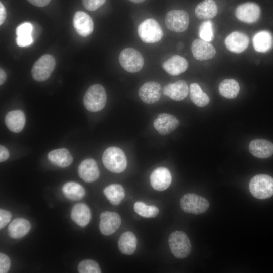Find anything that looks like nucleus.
I'll list each match as a JSON object with an SVG mask.
<instances>
[{
  "label": "nucleus",
  "instance_id": "nucleus-1",
  "mask_svg": "<svg viewBox=\"0 0 273 273\" xmlns=\"http://www.w3.org/2000/svg\"><path fill=\"white\" fill-rule=\"evenodd\" d=\"M102 161L105 167L110 171L119 173L125 170L127 165L124 152L117 147H110L103 153Z\"/></svg>",
  "mask_w": 273,
  "mask_h": 273
},
{
  "label": "nucleus",
  "instance_id": "nucleus-2",
  "mask_svg": "<svg viewBox=\"0 0 273 273\" xmlns=\"http://www.w3.org/2000/svg\"><path fill=\"white\" fill-rule=\"evenodd\" d=\"M107 101V95L103 86L99 84L90 86L83 97V103L86 109L93 112L101 110Z\"/></svg>",
  "mask_w": 273,
  "mask_h": 273
},
{
  "label": "nucleus",
  "instance_id": "nucleus-3",
  "mask_svg": "<svg viewBox=\"0 0 273 273\" xmlns=\"http://www.w3.org/2000/svg\"><path fill=\"white\" fill-rule=\"evenodd\" d=\"M249 188L256 198H268L273 195V178L266 174L256 175L250 180Z\"/></svg>",
  "mask_w": 273,
  "mask_h": 273
},
{
  "label": "nucleus",
  "instance_id": "nucleus-4",
  "mask_svg": "<svg viewBox=\"0 0 273 273\" xmlns=\"http://www.w3.org/2000/svg\"><path fill=\"white\" fill-rule=\"evenodd\" d=\"M138 33L141 39L147 43L160 41L163 35V30L159 23L154 19H147L138 26Z\"/></svg>",
  "mask_w": 273,
  "mask_h": 273
},
{
  "label": "nucleus",
  "instance_id": "nucleus-5",
  "mask_svg": "<svg viewBox=\"0 0 273 273\" xmlns=\"http://www.w3.org/2000/svg\"><path fill=\"white\" fill-rule=\"evenodd\" d=\"M169 245L171 253L177 258L187 257L191 251L190 241L186 234L181 231L172 233L169 237Z\"/></svg>",
  "mask_w": 273,
  "mask_h": 273
},
{
  "label": "nucleus",
  "instance_id": "nucleus-6",
  "mask_svg": "<svg viewBox=\"0 0 273 273\" xmlns=\"http://www.w3.org/2000/svg\"><path fill=\"white\" fill-rule=\"evenodd\" d=\"M119 61L123 69L130 73L140 71L144 64L142 55L132 48H126L120 53Z\"/></svg>",
  "mask_w": 273,
  "mask_h": 273
},
{
  "label": "nucleus",
  "instance_id": "nucleus-7",
  "mask_svg": "<svg viewBox=\"0 0 273 273\" xmlns=\"http://www.w3.org/2000/svg\"><path fill=\"white\" fill-rule=\"evenodd\" d=\"M55 66L56 61L52 55H42L33 65L31 69L33 78L38 82L46 81L50 78Z\"/></svg>",
  "mask_w": 273,
  "mask_h": 273
},
{
  "label": "nucleus",
  "instance_id": "nucleus-8",
  "mask_svg": "<svg viewBox=\"0 0 273 273\" xmlns=\"http://www.w3.org/2000/svg\"><path fill=\"white\" fill-rule=\"evenodd\" d=\"M180 205L184 212L194 214H202L209 207V203L206 198L193 193L184 195L180 199Z\"/></svg>",
  "mask_w": 273,
  "mask_h": 273
},
{
  "label": "nucleus",
  "instance_id": "nucleus-9",
  "mask_svg": "<svg viewBox=\"0 0 273 273\" xmlns=\"http://www.w3.org/2000/svg\"><path fill=\"white\" fill-rule=\"evenodd\" d=\"M165 23L170 30L176 32L185 31L189 26V16L182 10H173L168 12L165 16Z\"/></svg>",
  "mask_w": 273,
  "mask_h": 273
},
{
  "label": "nucleus",
  "instance_id": "nucleus-10",
  "mask_svg": "<svg viewBox=\"0 0 273 273\" xmlns=\"http://www.w3.org/2000/svg\"><path fill=\"white\" fill-rule=\"evenodd\" d=\"M259 6L255 3L247 2L242 4L236 8L235 15L239 20L252 23L256 22L260 16Z\"/></svg>",
  "mask_w": 273,
  "mask_h": 273
},
{
  "label": "nucleus",
  "instance_id": "nucleus-11",
  "mask_svg": "<svg viewBox=\"0 0 273 273\" xmlns=\"http://www.w3.org/2000/svg\"><path fill=\"white\" fill-rule=\"evenodd\" d=\"M179 123V121L174 115L163 113L158 115L153 125L159 134L165 135L175 130Z\"/></svg>",
  "mask_w": 273,
  "mask_h": 273
},
{
  "label": "nucleus",
  "instance_id": "nucleus-12",
  "mask_svg": "<svg viewBox=\"0 0 273 273\" xmlns=\"http://www.w3.org/2000/svg\"><path fill=\"white\" fill-rule=\"evenodd\" d=\"M119 215L114 212L105 211L100 215L99 229L104 235H110L114 233L121 225Z\"/></svg>",
  "mask_w": 273,
  "mask_h": 273
},
{
  "label": "nucleus",
  "instance_id": "nucleus-13",
  "mask_svg": "<svg viewBox=\"0 0 273 273\" xmlns=\"http://www.w3.org/2000/svg\"><path fill=\"white\" fill-rule=\"evenodd\" d=\"M225 44L229 51L234 53H241L248 47L249 39L248 36L241 32L234 31L225 39Z\"/></svg>",
  "mask_w": 273,
  "mask_h": 273
},
{
  "label": "nucleus",
  "instance_id": "nucleus-14",
  "mask_svg": "<svg viewBox=\"0 0 273 273\" xmlns=\"http://www.w3.org/2000/svg\"><path fill=\"white\" fill-rule=\"evenodd\" d=\"M73 24L76 32L81 36L89 35L94 29V23L90 16L83 11H77L74 14Z\"/></svg>",
  "mask_w": 273,
  "mask_h": 273
},
{
  "label": "nucleus",
  "instance_id": "nucleus-15",
  "mask_svg": "<svg viewBox=\"0 0 273 273\" xmlns=\"http://www.w3.org/2000/svg\"><path fill=\"white\" fill-rule=\"evenodd\" d=\"M191 51L194 57L200 61L211 59L216 54L214 46L202 39H196L193 41Z\"/></svg>",
  "mask_w": 273,
  "mask_h": 273
},
{
  "label": "nucleus",
  "instance_id": "nucleus-16",
  "mask_svg": "<svg viewBox=\"0 0 273 273\" xmlns=\"http://www.w3.org/2000/svg\"><path fill=\"white\" fill-rule=\"evenodd\" d=\"M161 95V86L159 83L155 81H149L144 83L139 90L140 98L147 104H153L157 102Z\"/></svg>",
  "mask_w": 273,
  "mask_h": 273
},
{
  "label": "nucleus",
  "instance_id": "nucleus-17",
  "mask_svg": "<svg viewBox=\"0 0 273 273\" xmlns=\"http://www.w3.org/2000/svg\"><path fill=\"white\" fill-rule=\"evenodd\" d=\"M172 177L169 170L165 167L155 169L150 176V183L156 190L161 191L167 189L171 183Z\"/></svg>",
  "mask_w": 273,
  "mask_h": 273
},
{
  "label": "nucleus",
  "instance_id": "nucleus-18",
  "mask_svg": "<svg viewBox=\"0 0 273 273\" xmlns=\"http://www.w3.org/2000/svg\"><path fill=\"white\" fill-rule=\"evenodd\" d=\"M78 173L80 177L87 183L96 180L100 175L97 163L92 158L86 159L81 162L78 167Z\"/></svg>",
  "mask_w": 273,
  "mask_h": 273
},
{
  "label": "nucleus",
  "instance_id": "nucleus-19",
  "mask_svg": "<svg viewBox=\"0 0 273 273\" xmlns=\"http://www.w3.org/2000/svg\"><path fill=\"white\" fill-rule=\"evenodd\" d=\"M249 150L256 157L267 158L273 154V143L265 139H254L250 142Z\"/></svg>",
  "mask_w": 273,
  "mask_h": 273
},
{
  "label": "nucleus",
  "instance_id": "nucleus-20",
  "mask_svg": "<svg viewBox=\"0 0 273 273\" xmlns=\"http://www.w3.org/2000/svg\"><path fill=\"white\" fill-rule=\"evenodd\" d=\"M188 66L187 60L179 55H174L162 64L163 69L172 76L178 75L184 72Z\"/></svg>",
  "mask_w": 273,
  "mask_h": 273
},
{
  "label": "nucleus",
  "instance_id": "nucleus-21",
  "mask_svg": "<svg viewBox=\"0 0 273 273\" xmlns=\"http://www.w3.org/2000/svg\"><path fill=\"white\" fill-rule=\"evenodd\" d=\"M91 217L90 210L85 203H77L72 209L71 219L76 224L81 227L88 225L90 221Z\"/></svg>",
  "mask_w": 273,
  "mask_h": 273
},
{
  "label": "nucleus",
  "instance_id": "nucleus-22",
  "mask_svg": "<svg viewBox=\"0 0 273 273\" xmlns=\"http://www.w3.org/2000/svg\"><path fill=\"white\" fill-rule=\"evenodd\" d=\"M188 92L189 87L187 83L181 80L167 84L163 89L164 95L175 101H181L185 99Z\"/></svg>",
  "mask_w": 273,
  "mask_h": 273
},
{
  "label": "nucleus",
  "instance_id": "nucleus-23",
  "mask_svg": "<svg viewBox=\"0 0 273 273\" xmlns=\"http://www.w3.org/2000/svg\"><path fill=\"white\" fill-rule=\"evenodd\" d=\"M5 121L10 131L18 133L22 130L25 126V115L24 112L20 110L11 111L6 114Z\"/></svg>",
  "mask_w": 273,
  "mask_h": 273
},
{
  "label": "nucleus",
  "instance_id": "nucleus-24",
  "mask_svg": "<svg viewBox=\"0 0 273 273\" xmlns=\"http://www.w3.org/2000/svg\"><path fill=\"white\" fill-rule=\"evenodd\" d=\"M253 45L255 50L260 53H265L273 47V36L266 30L256 33L253 37Z\"/></svg>",
  "mask_w": 273,
  "mask_h": 273
},
{
  "label": "nucleus",
  "instance_id": "nucleus-25",
  "mask_svg": "<svg viewBox=\"0 0 273 273\" xmlns=\"http://www.w3.org/2000/svg\"><path fill=\"white\" fill-rule=\"evenodd\" d=\"M48 158L53 164L62 168L69 166L73 162V157L65 148L53 150L48 154Z\"/></svg>",
  "mask_w": 273,
  "mask_h": 273
},
{
  "label": "nucleus",
  "instance_id": "nucleus-26",
  "mask_svg": "<svg viewBox=\"0 0 273 273\" xmlns=\"http://www.w3.org/2000/svg\"><path fill=\"white\" fill-rule=\"evenodd\" d=\"M30 229L31 224L28 220L24 218H17L9 225V235L12 238L19 239L27 235Z\"/></svg>",
  "mask_w": 273,
  "mask_h": 273
},
{
  "label": "nucleus",
  "instance_id": "nucleus-27",
  "mask_svg": "<svg viewBox=\"0 0 273 273\" xmlns=\"http://www.w3.org/2000/svg\"><path fill=\"white\" fill-rule=\"evenodd\" d=\"M218 12L217 6L213 0H204L196 7L195 13L199 19H208L215 17Z\"/></svg>",
  "mask_w": 273,
  "mask_h": 273
},
{
  "label": "nucleus",
  "instance_id": "nucleus-28",
  "mask_svg": "<svg viewBox=\"0 0 273 273\" xmlns=\"http://www.w3.org/2000/svg\"><path fill=\"white\" fill-rule=\"evenodd\" d=\"M137 239L130 231L123 233L118 240V248L120 252L126 255L132 254L136 248Z\"/></svg>",
  "mask_w": 273,
  "mask_h": 273
},
{
  "label": "nucleus",
  "instance_id": "nucleus-29",
  "mask_svg": "<svg viewBox=\"0 0 273 273\" xmlns=\"http://www.w3.org/2000/svg\"><path fill=\"white\" fill-rule=\"evenodd\" d=\"M62 190L64 195L68 199L73 201L81 200L85 195L84 188L76 182L69 181L65 183Z\"/></svg>",
  "mask_w": 273,
  "mask_h": 273
},
{
  "label": "nucleus",
  "instance_id": "nucleus-30",
  "mask_svg": "<svg viewBox=\"0 0 273 273\" xmlns=\"http://www.w3.org/2000/svg\"><path fill=\"white\" fill-rule=\"evenodd\" d=\"M103 193L110 203L113 205L119 204L125 197V191L119 184H113L107 186Z\"/></svg>",
  "mask_w": 273,
  "mask_h": 273
},
{
  "label": "nucleus",
  "instance_id": "nucleus-31",
  "mask_svg": "<svg viewBox=\"0 0 273 273\" xmlns=\"http://www.w3.org/2000/svg\"><path fill=\"white\" fill-rule=\"evenodd\" d=\"M220 95L226 98H235L238 95L240 86L238 82L233 79H226L220 82L219 87Z\"/></svg>",
  "mask_w": 273,
  "mask_h": 273
},
{
  "label": "nucleus",
  "instance_id": "nucleus-32",
  "mask_svg": "<svg viewBox=\"0 0 273 273\" xmlns=\"http://www.w3.org/2000/svg\"><path fill=\"white\" fill-rule=\"evenodd\" d=\"M190 97L192 101L197 106L202 107L208 104L209 96L204 93L200 86L196 83L190 85Z\"/></svg>",
  "mask_w": 273,
  "mask_h": 273
},
{
  "label": "nucleus",
  "instance_id": "nucleus-33",
  "mask_svg": "<svg viewBox=\"0 0 273 273\" xmlns=\"http://www.w3.org/2000/svg\"><path fill=\"white\" fill-rule=\"evenodd\" d=\"M135 212L145 218H154L158 215L159 209L155 206H148L142 202H136L134 205Z\"/></svg>",
  "mask_w": 273,
  "mask_h": 273
},
{
  "label": "nucleus",
  "instance_id": "nucleus-34",
  "mask_svg": "<svg viewBox=\"0 0 273 273\" xmlns=\"http://www.w3.org/2000/svg\"><path fill=\"white\" fill-rule=\"evenodd\" d=\"M199 36L201 39L211 42L214 38L213 24L210 20L204 21L199 28Z\"/></svg>",
  "mask_w": 273,
  "mask_h": 273
},
{
  "label": "nucleus",
  "instance_id": "nucleus-35",
  "mask_svg": "<svg viewBox=\"0 0 273 273\" xmlns=\"http://www.w3.org/2000/svg\"><path fill=\"white\" fill-rule=\"evenodd\" d=\"M78 270L80 273L101 272L98 264L91 259H85L81 261L78 264Z\"/></svg>",
  "mask_w": 273,
  "mask_h": 273
},
{
  "label": "nucleus",
  "instance_id": "nucleus-36",
  "mask_svg": "<svg viewBox=\"0 0 273 273\" xmlns=\"http://www.w3.org/2000/svg\"><path fill=\"white\" fill-rule=\"evenodd\" d=\"M106 0H82L84 8L88 11H94L99 8Z\"/></svg>",
  "mask_w": 273,
  "mask_h": 273
},
{
  "label": "nucleus",
  "instance_id": "nucleus-37",
  "mask_svg": "<svg viewBox=\"0 0 273 273\" xmlns=\"http://www.w3.org/2000/svg\"><path fill=\"white\" fill-rule=\"evenodd\" d=\"M33 27L30 23L24 22L19 25L16 30L17 36L31 35Z\"/></svg>",
  "mask_w": 273,
  "mask_h": 273
},
{
  "label": "nucleus",
  "instance_id": "nucleus-38",
  "mask_svg": "<svg viewBox=\"0 0 273 273\" xmlns=\"http://www.w3.org/2000/svg\"><path fill=\"white\" fill-rule=\"evenodd\" d=\"M11 261L9 257L6 254L0 253V272L7 273L10 269Z\"/></svg>",
  "mask_w": 273,
  "mask_h": 273
},
{
  "label": "nucleus",
  "instance_id": "nucleus-39",
  "mask_svg": "<svg viewBox=\"0 0 273 273\" xmlns=\"http://www.w3.org/2000/svg\"><path fill=\"white\" fill-rule=\"evenodd\" d=\"M12 218L10 212L4 209L0 210V228L2 229L7 225Z\"/></svg>",
  "mask_w": 273,
  "mask_h": 273
},
{
  "label": "nucleus",
  "instance_id": "nucleus-40",
  "mask_svg": "<svg viewBox=\"0 0 273 273\" xmlns=\"http://www.w3.org/2000/svg\"><path fill=\"white\" fill-rule=\"evenodd\" d=\"M16 42L19 47L28 46L33 42V38L31 35L18 36Z\"/></svg>",
  "mask_w": 273,
  "mask_h": 273
},
{
  "label": "nucleus",
  "instance_id": "nucleus-41",
  "mask_svg": "<svg viewBox=\"0 0 273 273\" xmlns=\"http://www.w3.org/2000/svg\"><path fill=\"white\" fill-rule=\"evenodd\" d=\"M9 157V152L8 149L4 146H0V161L4 162Z\"/></svg>",
  "mask_w": 273,
  "mask_h": 273
},
{
  "label": "nucleus",
  "instance_id": "nucleus-42",
  "mask_svg": "<svg viewBox=\"0 0 273 273\" xmlns=\"http://www.w3.org/2000/svg\"><path fill=\"white\" fill-rule=\"evenodd\" d=\"M31 4L39 7H42L48 5L51 0H27Z\"/></svg>",
  "mask_w": 273,
  "mask_h": 273
},
{
  "label": "nucleus",
  "instance_id": "nucleus-43",
  "mask_svg": "<svg viewBox=\"0 0 273 273\" xmlns=\"http://www.w3.org/2000/svg\"><path fill=\"white\" fill-rule=\"evenodd\" d=\"M6 18V9L2 4V2L0 3V25L4 22Z\"/></svg>",
  "mask_w": 273,
  "mask_h": 273
},
{
  "label": "nucleus",
  "instance_id": "nucleus-44",
  "mask_svg": "<svg viewBox=\"0 0 273 273\" xmlns=\"http://www.w3.org/2000/svg\"><path fill=\"white\" fill-rule=\"evenodd\" d=\"M6 74L4 70L1 68L0 69V85H3L6 80Z\"/></svg>",
  "mask_w": 273,
  "mask_h": 273
},
{
  "label": "nucleus",
  "instance_id": "nucleus-45",
  "mask_svg": "<svg viewBox=\"0 0 273 273\" xmlns=\"http://www.w3.org/2000/svg\"><path fill=\"white\" fill-rule=\"evenodd\" d=\"M129 1L136 4H139V3L144 2L145 0H129Z\"/></svg>",
  "mask_w": 273,
  "mask_h": 273
}]
</instances>
